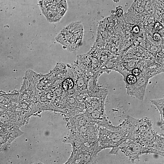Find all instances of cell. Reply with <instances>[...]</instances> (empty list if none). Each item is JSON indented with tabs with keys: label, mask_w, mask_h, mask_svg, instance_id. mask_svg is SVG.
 Masks as SVG:
<instances>
[{
	"label": "cell",
	"mask_w": 164,
	"mask_h": 164,
	"mask_svg": "<svg viewBox=\"0 0 164 164\" xmlns=\"http://www.w3.org/2000/svg\"><path fill=\"white\" fill-rule=\"evenodd\" d=\"M137 120L129 117L118 126L99 128L98 141L100 145L103 149L112 148L110 153L116 154L118 146L131 138Z\"/></svg>",
	"instance_id": "cell-1"
},
{
	"label": "cell",
	"mask_w": 164,
	"mask_h": 164,
	"mask_svg": "<svg viewBox=\"0 0 164 164\" xmlns=\"http://www.w3.org/2000/svg\"><path fill=\"white\" fill-rule=\"evenodd\" d=\"M130 139L143 147L164 152L163 136L158 135L152 129L148 119H137L133 134Z\"/></svg>",
	"instance_id": "cell-2"
},
{
	"label": "cell",
	"mask_w": 164,
	"mask_h": 164,
	"mask_svg": "<svg viewBox=\"0 0 164 164\" xmlns=\"http://www.w3.org/2000/svg\"><path fill=\"white\" fill-rule=\"evenodd\" d=\"M83 35V25L80 22H77L71 23L63 28L55 39L67 50L73 51L79 48Z\"/></svg>",
	"instance_id": "cell-3"
},
{
	"label": "cell",
	"mask_w": 164,
	"mask_h": 164,
	"mask_svg": "<svg viewBox=\"0 0 164 164\" xmlns=\"http://www.w3.org/2000/svg\"><path fill=\"white\" fill-rule=\"evenodd\" d=\"M120 149L133 162L143 154L152 153L163 156L164 152L143 147L132 140L129 139L120 145L118 149Z\"/></svg>",
	"instance_id": "cell-4"
},
{
	"label": "cell",
	"mask_w": 164,
	"mask_h": 164,
	"mask_svg": "<svg viewBox=\"0 0 164 164\" xmlns=\"http://www.w3.org/2000/svg\"><path fill=\"white\" fill-rule=\"evenodd\" d=\"M98 153L94 151L73 147L70 156L66 164L93 163Z\"/></svg>",
	"instance_id": "cell-5"
},
{
	"label": "cell",
	"mask_w": 164,
	"mask_h": 164,
	"mask_svg": "<svg viewBox=\"0 0 164 164\" xmlns=\"http://www.w3.org/2000/svg\"><path fill=\"white\" fill-rule=\"evenodd\" d=\"M22 133L19 127L9 129L0 125V152L7 150L12 142Z\"/></svg>",
	"instance_id": "cell-6"
},
{
	"label": "cell",
	"mask_w": 164,
	"mask_h": 164,
	"mask_svg": "<svg viewBox=\"0 0 164 164\" xmlns=\"http://www.w3.org/2000/svg\"><path fill=\"white\" fill-rule=\"evenodd\" d=\"M149 80V77H140L138 78L135 83L129 85L127 91V93L140 100H143Z\"/></svg>",
	"instance_id": "cell-7"
},
{
	"label": "cell",
	"mask_w": 164,
	"mask_h": 164,
	"mask_svg": "<svg viewBox=\"0 0 164 164\" xmlns=\"http://www.w3.org/2000/svg\"><path fill=\"white\" fill-rule=\"evenodd\" d=\"M151 102L157 108L161 115L162 128L164 129V98L151 100Z\"/></svg>",
	"instance_id": "cell-8"
},
{
	"label": "cell",
	"mask_w": 164,
	"mask_h": 164,
	"mask_svg": "<svg viewBox=\"0 0 164 164\" xmlns=\"http://www.w3.org/2000/svg\"><path fill=\"white\" fill-rule=\"evenodd\" d=\"M137 78L136 76L132 74L128 75L126 77V81L129 85L134 84L136 82Z\"/></svg>",
	"instance_id": "cell-9"
},
{
	"label": "cell",
	"mask_w": 164,
	"mask_h": 164,
	"mask_svg": "<svg viewBox=\"0 0 164 164\" xmlns=\"http://www.w3.org/2000/svg\"><path fill=\"white\" fill-rule=\"evenodd\" d=\"M141 73V71L138 68H134L132 71V74L137 77H138Z\"/></svg>",
	"instance_id": "cell-10"
},
{
	"label": "cell",
	"mask_w": 164,
	"mask_h": 164,
	"mask_svg": "<svg viewBox=\"0 0 164 164\" xmlns=\"http://www.w3.org/2000/svg\"><path fill=\"white\" fill-rule=\"evenodd\" d=\"M162 25L159 22L155 23L154 26V30L156 31H159L162 29Z\"/></svg>",
	"instance_id": "cell-11"
},
{
	"label": "cell",
	"mask_w": 164,
	"mask_h": 164,
	"mask_svg": "<svg viewBox=\"0 0 164 164\" xmlns=\"http://www.w3.org/2000/svg\"><path fill=\"white\" fill-rule=\"evenodd\" d=\"M153 37L154 40L157 42L160 41L161 39L160 35L157 33H155L154 34Z\"/></svg>",
	"instance_id": "cell-12"
},
{
	"label": "cell",
	"mask_w": 164,
	"mask_h": 164,
	"mask_svg": "<svg viewBox=\"0 0 164 164\" xmlns=\"http://www.w3.org/2000/svg\"><path fill=\"white\" fill-rule=\"evenodd\" d=\"M133 32L135 33H138L139 32V29L138 27L137 26H135L133 28Z\"/></svg>",
	"instance_id": "cell-13"
}]
</instances>
